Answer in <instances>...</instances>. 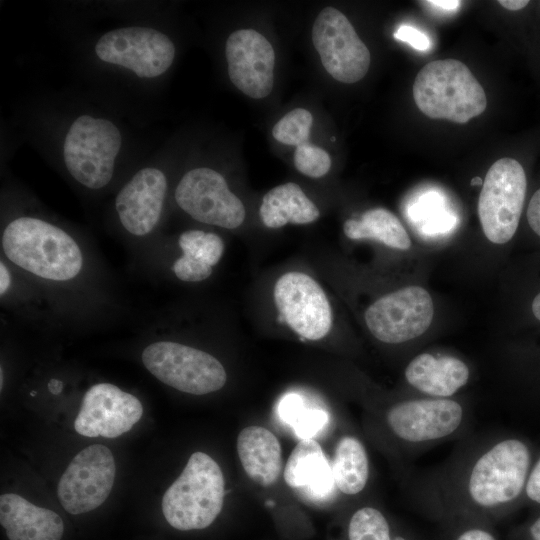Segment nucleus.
Here are the masks:
<instances>
[{"instance_id": "20e7f679", "label": "nucleus", "mask_w": 540, "mask_h": 540, "mask_svg": "<svg viewBox=\"0 0 540 540\" xmlns=\"http://www.w3.org/2000/svg\"><path fill=\"white\" fill-rule=\"evenodd\" d=\"M413 98L427 117L460 124L481 115L487 107L483 87L456 59L435 60L421 68L413 84Z\"/></svg>"}, {"instance_id": "7ed1b4c3", "label": "nucleus", "mask_w": 540, "mask_h": 540, "mask_svg": "<svg viewBox=\"0 0 540 540\" xmlns=\"http://www.w3.org/2000/svg\"><path fill=\"white\" fill-rule=\"evenodd\" d=\"M90 53L101 68L151 83L172 67L176 48L156 25L133 23L102 32L94 39Z\"/></svg>"}, {"instance_id": "5701e85b", "label": "nucleus", "mask_w": 540, "mask_h": 540, "mask_svg": "<svg viewBox=\"0 0 540 540\" xmlns=\"http://www.w3.org/2000/svg\"><path fill=\"white\" fill-rule=\"evenodd\" d=\"M259 214L265 226L280 228L287 223H312L318 219L320 212L299 185L288 182L264 195Z\"/></svg>"}, {"instance_id": "a878e982", "label": "nucleus", "mask_w": 540, "mask_h": 540, "mask_svg": "<svg viewBox=\"0 0 540 540\" xmlns=\"http://www.w3.org/2000/svg\"><path fill=\"white\" fill-rule=\"evenodd\" d=\"M312 123L313 117L308 110L296 108L274 125L272 135L280 143L297 147L309 142Z\"/></svg>"}, {"instance_id": "7c9ffc66", "label": "nucleus", "mask_w": 540, "mask_h": 540, "mask_svg": "<svg viewBox=\"0 0 540 540\" xmlns=\"http://www.w3.org/2000/svg\"><path fill=\"white\" fill-rule=\"evenodd\" d=\"M527 219L532 230L540 236V188L533 194L529 202Z\"/></svg>"}, {"instance_id": "f8f14e48", "label": "nucleus", "mask_w": 540, "mask_h": 540, "mask_svg": "<svg viewBox=\"0 0 540 540\" xmlns=\"http://www.w3.org/2000/svg\"><path fill=\"white\" fill-rule=\"evenodd\" d=\"M433 302L420 286H408L376 300L365 311L372 335L384 343H403L422 335L433 319Z\"/></svg>"}, {"instance_id": "6ab92c4d", "label": "nucleus", "mask_w": 540, "mask_h": 540, "mask_svg": "<svg viewBox=\"0 0 540 540\" xmlns=\"http://www.w3.org/2000/svg\"><path fill=\"white\" fill-rule=\"evenodd\" d=\"M284 480L314 499L330 495L335 485L332 466L312 438L301 439L295 446L285 465Z\"/></svg>"}, {"instance_id": "cd10ccee", "label": "nucleus", "mask_w": 540, "mask_h": 540, "mask_svg": "<svg viewBox=\"0 0 540 540\" xmlns=\"http://www.w3.org/2000/svg\"><path fill=\"white\" fill-rule=\"evenodd\" d=\"M293 161L299 172L313 178L322 177L331 167L329 154L310 142L296 147Z\"/></svg>"}, {"instance_id": "39448f33", "label": "nucleus", "mask_w": 540, "mask_h": 540, "mask_svg": "<svg viewBox=\"0 0 540 540\" xmlns=\"http://www.w3.org/2000/svg\"><path fill=\"white\" fill-rule=\"evenodd\" d=\"M224 495L225 482L219 465L208 454L195 452L164 493L162 512L177 530L204 529L220 514Z\"/></svg>"}, {"instance_id": "f704fd0d", "label": "nucleus", "mask_w": 540, "mask_h": 540, "mask_svg": "<svg viewBox=\"0 0 540 540\" xmlns=\"http://www.w3.org/2000/svg\"><path fill=\"white\" fill-rule=\"evenodd\" d=\"M498 3L510 11H518L523 9L529 4L527 0H500Z\"/></svg>"}, {"instance_id": "c85d7f7f", "label": "nucleus", "mask_w": 540, "mask_h": 540, "mask_svg": "<svg viewBox=\"0 0 540 540\" xmlns=\"http://www.w3.org/2000/svg\"><path fill=\"white\" fill-rule=\"evenodd\" d=\"M328 421L327 413L322 409L306 408L304 402L290 418V425L301 439H309L322 430Z\"/></svg>"}, {"instance_id": "e433bc0d", "label": "nucleus", "mask_w": 540, "mask_h": 540, "mask_svg": "<svg viewBox=\"0 0 540 540\" xmlns=\"http://www.w3.org/2000/svg\"><path fill=\"white\" fill-rule=\"evenodd\" d=\"M529 533L532 540H540V517L531 524Z\"/></svg>"}, {"instance_id": "9d476101", "label": "nucleus", "mask_w": 540, "mask_h": 540, "mask_svg": "<svg viewBox=\"0 0 540 540\" xmlns=\"http://www.w3.org/2000/svg\"><path fill=\"white\" fill-rule=\"evenodd\" d=\"M116 464L111 450L93 444L78 452L59 479L57 495L70 514L87 513L102 505L111 493Z\"/></svg>"}, {"instance_id": "bb28decb", "label": "nucleus", "mask_w": 540, "mask_h": 540, "mask_svg": "<svg viewBox=\"0 0 540 540\" xmlns=\"http://www.w3.org/2000/svg\"><path fill=\"white\" fill-rule=\"evenodd\" d=\"M348 536L349 540H391L385 517L371 507L361 508L353 514Z\"/></svg>"}, {"instance_id": "c9c22d12", "label": "nucleus", "mask_w": 540, "mask_h": 540, "mask_svg": "<svg viewBox=\"0 0 540 540\" xmlns=\"http://www.w3.org/2000/svg\"><path fill=\"white\" fill-rule=\"evenodd\" d=\"M424 3H428L432 6H436L444 10H455L459 7L461 2L457 0H431L425 1Z\"/></svg>"}, {"instance_id": "9b49d317", "label": "nucleus", "mask_w": 540, "mask_h": 540, "mask_svg": "<svg viewBox=\"0 0 540 540\" xmlns=\"http://www.w3.org/2000/svg\"><path fill=\"white\" fill-rule=\"evenodd\" d=\"M312 41L323 67L337 81L355 83L368 72L370 52L339 10L326 7L318 14Z\"/></svg>"}, {"instance_id": "c756f323", "label": "nucleus", "mask_w": 540, "mask_h": 540, "mask_svg": "<svg viewBox=\"0 0 540 540\" xmlns=\"http://www.w3.org/2000/svg\"><path fill=\"white\" fill-rule=\"evenodd\" d=\"M394 37L400 41L408 43L419 51H425L430 48V40L428 37L418 29L411 26L399 27L395 31Z\"/></svg>"}, {"instance_id": "f257e3e1", "label": "nucleus", "mask_w": 540, "mask_h": 540, "mask_svg": "<svg viewBox=\"0 0 540 540\" xmlns=\"http://www.w3.org/2000/svg\"><path fill=\"white\" fill-rule=\"evenodd\" d=\"M67 116L54 136L56 157L81 187L106 188L128 152L124 125L116 116L96 108H81Z\"/></svg>"}, {"instance_id": "72a5a7b5", "label": "nucleus", "mask_w": 540, "mask_h": 540, "mask_svg": "<svg viewBox=\"0 0 540 540\" xmlns=\"http://www.w3.org/2000/svg\"><path fill=\"white\" fill-rule=\"evenodd\" d=\"M457 540H495L494 537L481 529H470L462 533Z\"/></svg>"}, {"instance_id": "2f4dec72", "label": "nucleus", "mask_w": 540, "mask_h": 540, "mask_svg": "<svg viewBox=\"0 0 540 540\" xmlns=\"http://www.w3.org/2000/svg\"><path fill=\"white\" fill-rule=\"evenodd\" d=\"M526 493L532 501L540 503V460L528 478Z\"/></svg>"}, {"instance_id": "2eb2a0df", "label": "nucleus", "mask_w": 540, "mask_h": 540, "mask_svg": "<svg viewBox=\"0 0 540 540\" xmlns=\"http://www.w3.org/2000/svg\"><path fill=\"white\" fill-rule=\"evenodd\" d=\"M142 414L137 397L114 384L97 383L84 394L74 428L85 437L113 439L130 431Z\"/></svg>"}, {"instance_id": "58836bf2", "label": "nucleus", "mask_w": 540, "mask_h": 540, "mask_svg": "<svg viewBox=\"0 0 540 540\" xmlns=\"http://www.w3.org/2000/svg\"><path fill=\"white\" fill-rule=\"evenodd\" d=\"M471 184L472 185H480L482 184L483 185V181L480 177H474L472 180H471Z\"/></svg>"}, {"instance_id": "4468645a", "label": "nucleus", "mask_w": 540, "mask_h": 540, "mask_svg": "<svg viewBox=\"0 0 540 540\" xmlns=\"http://www.w3.org/2000/svg\"><path fill=\"white\" fill-rule=\"evenodd\" d=\"M167 191L168 178L157 160L137 169L114 199L115 213L124 230L135 237L150 234L162 217Z\"/></svg>"}, {"instance_id": "423d86ee", "label": "nucleus", "mask_w": 540, "mask_h": 540, "mask_svg": "<svg viewBox=\"0 0 540 540\" xmlns=\"http://www.w3.org/2000/svg\"><path fill=\"white\" fill-rule=\"evenodd\" d=\"M141 359L154 377L181 392L204 395L220 390L227 381L223 365L214 356L178 342H153Z\"/></svg>"}, {"instance_id": "ddd939ff", "label": "nucleus", "mask_w": 540, "mask_h": 540, "mask_svg": "<svg viewBox=\"0 0 540 540\" xmlns=\"http://www.w3.org/2000/svg\"><path fill=\"white\" fill-rule=\"evenodd\" d=\"M274 301L283 320L301 337L319 340L330 331L329 301L309 275L292 271L281 276L274 287Z\"/></svg>"}, {"instance_id": "393cba45", "label": "nucleus", "mask_w": 540, "mask_h": 540, "mask_svg": "<svg viewBox=\"0 0 540 540\" xmlns=\"http://www.w3.org/2000/svg\"><path fill=\"white\" fill-rule=\"evenodd\" d=\"M336 487L347 495L361 492L368 479V458L362 443L350 436L342 437L336 446L332 464Z\"/></svg>"}, {"instance_id": "4c0bfd02", "label": "nucleus", "mask_w": 540, "mask_h": 540, "mask_svg": "<svg viewBox=\"0 0 540 540\" xmlns=\"http://www.w3.org/2000/svg\"><path fill=\"white\" fill-rule=\"evenodd\" d=\"M532 312L534 316L540 321V293L534 298L532 302Z\"/></svg>"}, {"instance_id": "1a4fd4ad", "label": "nucleus", "mask_w": 540, "mask_h": 540, "mask_svg": "<svg viewBox=\"0 0 540 540\" xmlns=\"http://www.w3.org/2000/svg\"><path fill=\"white\" fill-rule=\"evenodd\" d=\"M177 205L193 219L226 229L245 219L242 201L229 189L224 176L209 167L188 170L174 191Z\"/></svg>"}, {"instance_id": "aec40b11", "label": "nucleus", "mask_w": 540, "mask_h": 540, "mask_svg": "<svg viewBox=\"0 0 540 540\" xmlns=\"http://www.w3.org/2000/svg\"><path fill=\"white\" fill-rule=\"evenodd\" d=\"M405 377L410 385L425 394L449 397L467 383L469 369L455 357L422 353L407 365Z\"/></svg>"}, {"instance_id": "dca6fc26", "label": "nucleus", "mask_w": 540, "mask_h": 540, "mask_svg": "<svg viewBox=\"0 0 540 540\" xmlns=\"http://www.w3.org/2000/svg\"><path fill=\"white\" fill-rule=\"evenodd\" d=\"M228 75L244 94L262 99L274 83L275 52L270 42L253 29L231 33L225 44Z\"/></svg>"}, {"instance_id": "4be33fe9", "label": "nucleus", "mask_w": 540, "mask_h": 540, "mask_svg": "<svg viewBox=\"0 0 540 540\" xmlns=\"http://www.w3.org/2000/svg\"><path fill=\"white\" fill-rule=\"evenodd\" d=\"M178 242L183 254L173 264L176 277L184 282L207 279L223 255L222 239L215 233L193 229L184 231Z\"/></svg>"}, {"instance_id": "a211bd4d", "label": "nucleus", "mask_w": 540, "mask_h": 540, "mask_svg": "<svg viewBox=\"0 0 540 540\" xmlns=\"http://www.w3.org/2000/svg\"><path fill=\"white\" fill-rule=\"evenodd\" d=\"M0 523L9 540H61L64 533L56 512L13 493L0 496Z\"/></svg>"}, {"instance_id": "412c9836", "label": "nucleus", "mask_w": 540, "mask_h": 540, "mask_svg": "<svg viewBox=\"0 0 540 540\" xmlns=\"http://www.w3.org/2000/svg\"><path fill=\"white\" fill-rule=\"evenodd\" d=\"M237 452L247 476L262 486L274 484L282 470V449L277 437L261 426L244 428L237 438Z\"/></svg>"}, {"instance_id": "0eeeda50", "label": "nucleus", "mask_w": 540, "mask_h": 540, "mask_svg": "<svg viewBox=\"0 0 540 540\" xmlns=\"http://www.w3.org/2000/svg\"><path fill=\"white\" fill-rule=\"evenodd\" d=\"M527 180L515 159L497 160L487 171L478 199V216L486 238L507 243L515 234L524 205Z\"/></svg>"}, {"instance_id": "ea45409f", "label": "nucleus", "mask_w": 540, "mask_h": 540, "mask_svg": "<svg viewBox=\"0 0 540 540\" xmlns=\"http://www.w3.org/2000/svg\"><path fill=\"white\" fill-rule=\"evenodd\" d=\"M0 387H1V390H2V387H3V370H2V368L0 370Z\"/></svg>"}, {"instance_id": "a19ab883", "label": "nucleus", "mask_w": 540, "mask_h": 540, "mask_svg": "<svg viewBox=\"0 0 540 540\" xmlns=\"http://www.w3.org/2000/svg\"><path fill=\"white\" fill-rule=\"evenodd\" d=\"M394 540H405V539L402 538V537H400V536H398V537H396Z\"/></svg>"}, {"instance_id": "473e14b6", "label": "nucleus", "mask_w": 540, "mask_h": 540, "mask_svg": "<svg viewBox=\"0 0 540 540\" xmlns=\"http://www.w3.org/2000/svg\"><path fill=\"white\" fill-rule=\"evenodd\" d=\"M12 283V276L8 267L3 261L0 263V294L4 296L10 289Z\"/></svg>"}, {"instance_id": "f03ea898", "label": "nucleus", "mask_w": 540, "mask_h": 540, "mask_svg": "<svg viewBox=\"0 0 540 540\" xmlns=\"http://www.w3.org/2000/svg\"><path fill=\"white\" fill-rule=\"evenodd\" d=\"M6 258L39 278L65 282L83 268L84 258L76 240L56 224L33 215L11 219L1 235Z\"/></svg>"}, {"instance_id": "b1692460", "label": "nucleus", "mask_w": 540, "mask_h": 540, "mask_svg": "<svg viewBox=\"0 0 540 540\" xmlns=\"http://www.w3.org/2000/svg\"><path fill=\"white\" fill-rule=\"evenodd\" d=\"M343 231L352 240H376L399 250H407L411 246L409 235L402 223L385 208L370 209L358 220H347Z\"/></svg>"}, {"instance_id": "6e6552de", "label": "nucleus", "mask_w": 540, "mask_h": 540, "mask_svg": "<svg viewBox=\"0 0 540 540\" xmlns=\"http://www.w3.org/2000/svg\"><path fill=\"white\" fill-rule=\"evenodd\" d=\"M527 446L517 439H506L484 453L469 478V493L475 503L494 507L514 500L524 487L529 468Z\"/></svg>"}, {"instance_id": "f3484780", "label": "nucleus", "mask_w": 540, "mask_h": 540, "mask_svg": "<svg viewBox=\"0 0 540 540\" xmlns=\"http://www.w3.org/2000/svg\"><path fill=\"white\" fill-rule=\"evenodd\" d=\"M462 418L461 405L449 399L404 401L393 406L387 415L392 431L409 442L446 437L457 430Z\"/></svg>"}]
</instances>
